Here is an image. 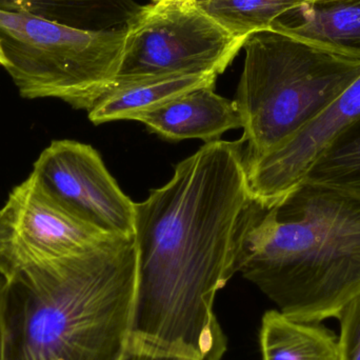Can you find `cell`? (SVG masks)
<instances>
[{
  "label": "cell",
  "mask_w": 360,
  "mask_h": 360,
  "mask_svg": "<svg viewBox=\"0 0 360 360\" xmlns=\"http://www.w3.org/2000/svg\"><path fill=\"white\" fill-rule=\"evenodd\" d=\"M254 198L245 141H211L135 203L137 279L128 360H222L216 294L234 276Z\"/></svg>",
  "instance_id": "obj_1"
},
{
  "label": "cell",
  "mask_w": 360,
  "mask_h": 360,
  "mask_svg": "<svg viewBox=\"0 0 360 360\" xmlns=\"http://www.w3.org/2000/svg\"><path fill=\"white\" fill-rule=\"evenodd\" d=\"M134 236L2 278L1 360H128Z\"/></svg>",
  "instance_id": "obj_2"
},
{
  "label": "cell",
  "mask_w": 360,
  "mask_h": 360,
  "mask_svg": "<svg viewBox=\"0 0 360 360\" xmlns=\"http://www.w3.org/2000/svg\"><path fill=\"white\" fill-rule=\"evenodd\" d=\"M237 270L294 321L338 317L360 295V199L307 181L254 199Z\"/></svg>",
  "instance_id": "obj_3"
},
{
  "label": "cell",
  "mask_w": 360,
  "mask_h": 360,
  "mask_svg": "<svg viewBox=\"0 0 360 360\" xmlns=\"http://www.w3.org/2000/svg\"><path fill=\"white\" fill-rule=\"evenodd\" d=\"M234 101L243 120L245 162L262 158L314 120L360 77V57L277 30L243 44Z\"/></svg>",
  "instance_id": "obj_4"
},
{
  "label": "cell",
  "mask_w": 360,
  "mask_h": 360,
  "mask_svg": "<svg viewBox=\"0 0 360 360\" xmlns=\"http://www.w3.org/2000/svg\"><path fill=\"white\" fill-rule=\"evenodd\" d=\"M127 27L76 29L27 13L0 11V44L19 94L57 98L89 112L117 77Z\"/></svg>",
  "instance_id": "obj_5"
},
{
  "label": "cell",
  "mask_w": 360,
  "mask_h": 360,
  "mask_svg": "<svg viewBox=\"0 0 360 360\" xmlns=\"http://www.w3.org/2000/svg\"><path fill=\"white\" fill-rule=\"evenodd\" d=\"M245 42L224 31L192 0L155 1L141 6L127 25L114 84L174 74L218 76Z\"/></svg>",
  "instance_id": "obj_6"
},
{
  "label": "cell",
  "mask_w": 360,
  "mask_h": 360,
  "mask_svg": "<svg viewBox=\"0 0 360 360\" xmlns=\"http://www.w3.org/2000/svg\"><path fill=\"white\" fill-rule=\"evenodd\" d=\"M111 235L80 219L31 172L0 207V276L75 255Z\"/></svg>",
  "instance_id": "obj_7"
},
{
  "label": "cell",
  "mask_w": 360,
  "mask_h": 360,
  "mask_svg": "<svg viewBox=\"0 0 360 360\" xmlns=\"http://www.w3.org/2000/svg\"><path fill=\"white\" fill-rule=\"evenodd\" d=\"M32 172L86 224L111 236H134L135 202L91 146L68 139L52 141L34 162Z\"/></svg>",
  "instance_id": "obj_8"
},
{
  "label": "cell",
  "mask_w": 360,
  "mask_h": 360,
  "mask_svg": "<svg viewBox=\"0 0 360 360\" xmlns=\"http://www.w3.org/2000/svg\"><path fill=\"white\" fill-rule=\"evenodd\" d=\"M360 115V77L295 134L257 160L247 162L255 200L272 205L302 182L332 139Z\"/></svg>",
  "instance_id": "obj_9"
},
{
  "label": "cell",
  "mask_w": 360,
  "mask_h": 360,
  "mask_svg": "<svg viewBox=\"0 0 360 360\" xmlns=\"http://www.w3.org/2000/svg\"><path fill=\"white\" fill-rule=\"evenodd\" d=\"M135 122L169 141H218L224 133L243 129L240 113L234 101L216 94L214 86L197 89L166 105L141 114Z\"/></svg>",
  "instance_id": "obj_10"
},
{
  "label": "cell",
  "mask_w": 360,
  "mask_h": 360,
  "mask_svg": "<svg viewBox=\"0 0 360 360\" xmlns=\"http://www.w3.org/2000/svg\"><path fill=\"white\" fill-rule=\"evenodd\" d=\"M213 74H174L115 82L88 112L95 124L135 120L197 89L215 86Z\"/></svg>",
  "instance_id": "obj_11"
},
{
  "label": "cell",
  "mask_w": 360,
  "mask_h": 360,
  "mask_svg": "<svg viewBox=\"0 0 360 360\" xmlns=\"http://www.w3.org/2000/svg\"><path fill=\"white\" fill-rule=\"evenodd\" d=\"M271 29L360 57V0L308 1L279 17Z\"/></svg>",
  "instance_id": "obj_12"
},
{
  "label": "cell",
  "mask_w": 360,
  "mask_h": 360,
  "mask_svg": "<svg viewBox=\"0 0 360 360\" xmlns=\"http://www.w3.org/2000/svg\"><path fill=\"white\" fill-rule=\"evenodd\" d=\"M141 6L135 0H0V11L27 13L76 29H124Z\"/></svg>",
  "instance_id": "obj_13"
},
{
  "label": "cell",
  "mask_w": 360,
  "mask_h": 360,
  "mask_svg": "<svg viewBox=\"0 0 360 360\" xmlns=\"http://www.w3.org/2000/svg\"><path fill=\"white\" fill-rule=\"evenodd\" d=\"M262 360H338V340L319 323H302L268 311L259 333Z\"/></svg>",
  "instance_id": "obj_14"
},
{
  "label": "cell",
  "mask_w": 360,
  "mask_h": 360,
  "mask_svg": "<svg viewBox=\"0 0 360 360\" xmlns=\"http://www.w3.org/2000/svg\"><path fill=\"white\" fill-rule=\"evenodd\" d=\"M302 181L360 199V115L332 139Z\"/></svg>",
  "instance_id": "obj_15"
},
{
  "label": "cell",
  "mask_w": 360,
  "mask_h": 360,
  "mask_svg": "<svg viewBox=\"0 0 360 360\" xmlns=\"http://www.w3.org/2000/svg\"><path fill=\"white\" fill-rule=\"evenodd\" d=\"M195 6L230 35L248 39L271 30L289 11L311 0H192Z\"/></svg>",
  "instance_id": "obj_16"
},
{
  "label": "cell",
  "mask_w": 360,
  "mask_h": 360,
  "mask_svg": "<svg viewBox=\"0 0 360 360\" xmlns=\"http://www.w3.org/2000/svg\"><path fill=\"white\" fill-rule=\"evenodd\" d=\"M338 360H360V295L340 311Z\"/></svg>",
  "instance_id": "obj_17"
},
{
  "label": "cell",
  "mask_w": 360,
  "mask_h": 360,
  "mask_svg": "<svg viewBox=\"0 0 360 360\" xmlns=\"http://www.w3.org/2000/svg\"><path fill=\"white\" fill-rule=\"evenodd\" d=\"M6 56H4V51H2L1 44H0V65L1 67L6 68Z\"/></svg>",
  "instance_id": "obj_18"
},
{
  "label": "cell",
  "mask_w": 360,
  "mask_h": 360,
  "mask_svg": "<svg viewBox=\"0 0 360 360\" xmlns=\"http://www.w3.org/2000/svg\"><path fill=\"white\" fill-rule=\"evenodd\" d=\"M2 279H0V292H1ZM2 336H1V321H0V360H1Z\"/></svg>",
  "instance_id": "obj_19"
},
{
  "label": "cell",
  "mask_w": 360,
  "mask_h": 360,
  "mask_svg": "<svg viewBox=\"0 0 360 360\" xmlns=\"http://www.w3.org/2000/svg\"><path fill=\"white\" fill-rule=\"evenodd\" d=\"M155 1H170V0H153V2ZM180 1H184V0H180Z\"/></svg>",
  "instance_id": "obj_20"
},
{
  "label": "cell",
  "mask_w": 360,
  "mask_h": 360,
  "mask_svg": "<svg viewBox=\"0 0 360 360\" xmlns=\"http://www.w3.org/2000/svg\"><path fill=\"white\" fill-rule=\"evenodd\" d=\"M311 1H323V0H311Z\"/></svg>",
  "instance_id": "obj_21"
}]
</instances>
